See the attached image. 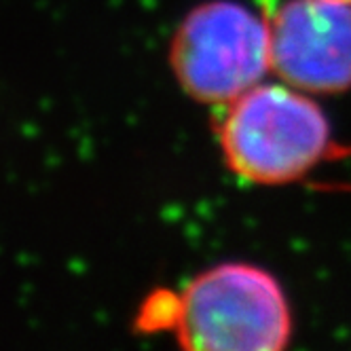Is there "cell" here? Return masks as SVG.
Segmentation results:
<instances>
[{"mask_svg": "<svg viewBox=\"0 0 351 351\" xmlns=\"http://www.w3.org/2000/svg\"><path fill=\"white\" fill-rule=\"evenodd\" d=\"M169 64L197 102L231 104L271 70L269 21L233 0H210L180 21Z\"/></svg>", "mask_w": 351, "mask_h": 351, "instance_id": "3957f363", "label": "cell"}, {"mask_svg": "<svg viewBox=\"0 0 351 351\" xmlns=\"http://www.w3.org/2000/svg\"><path fill=\"white\" fill-rule=\"evenodd\" d=\"M271 70L305 93L351 87V5L288 0L269 19Z\"/></svg>", "mask_w": 351, "mask_h": 351, "instance_id": "277c9868", "label": "cell"}, {"mask_svg": "<svg viewBox=\"0 0 351 351\" xmlns=\"http://www.w3.org/2000/svg\"><path fill=\"white\" fill-rule=\"evenodd\" d=\"M341 3H347V5H351V0H341Z\"/></svg>", "mask_w": 351, "mask_h": 351, "instance_id": "5b68a950", "label": "cell"}, {"mask_svg": "<svg viewBox=\"0 0 351 351\" xmlns=\"http://www.w3.org/2000/svg\"><path fill=\"white\" fill-rule=\"evenodd\" d=\"M227 106L218 128L220 148L227 165L247 182H294L328 153V119L292 85L258 83Z\"/></svg>", "mask_w": 351, "mask_h": 351, "instance_id": "7a4b0ae2", "label": "cell"}, {"mask_svg": "<svg viewBox=\"0 0 351 351\" xmlns=\"http://www.w3.org/2000/svg\"><path fill=\"white\" fill-rule=\"evenodd\" d=\"M138 328L169 330L186 349L278 351L290 339V311L271 273L227 263L195 275L180 292H155Z\"/></svg>", "mask_w": 351, "mask_h": 351, "instance_id": "6da1fadb", "label": "cell"}]
</instances>
